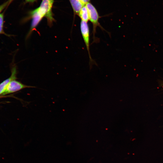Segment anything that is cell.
<instances>
[{
	"instance_id": "obj_4",
	"label": "cell",
	"mask_w": 163,
	"mask_h": 163,
	"mask_svg": "<svg viewBox=\"0 0 163 163\" xmlns=\"http://www.w3.org/2000/svg\"><path fill=\"white\" fill-rule=\"evenodd\" d=\"M35 87L34 86L25 85L15 80H13L8 84L5 90L2 93V95H4L7 94L14 92L26 88Z\"/></svg>"
},
{
	"instance_id": "obj_7",
	"label": "cell",
	"mask_w": 163,
	"mask_h": 163,
	"mask_svg": "<svg viewBox=\"0 0 163 163\" xmlns=\"http://www.w3.org/2000/svg\"><path fill=\"white\" fill-rule=\"evenodd\" d=\"M78 15L81 19V20L87 23L89 21L88 11L85 5L82 7Z\"/></svg>"
},
{
	"instance_id": "obj_3",
	"label": "cell",
	"mask_w": 163,
	"mask_h": 163,
	"mask_svg": "<svg viewBox=\"0 0 163 163\" xmlns=\"http://www.w3.org/2000/svg\"><path fill=\"white\" fill-rule=\"evenodd\" d=\"M80 30L82 35L88 51L89 59L90 66L95 62L92 58L90 51V30L88 23L81 20Z\"/></svg>"
},
{
	"instance_id": "obj_1",
	"label": "cell",
	"mask_w": 163,
	"mask_h": 163,
	"mask_svg": "<svg viewBox=\"0 0 163 163\" xmlns=\"http://www.w3.org/2000/svg\"><path fill=\"white\" fill-rule=\"evenodd\" d=\"M88 11L89 21L92 24L93 42H96L97 41L95 37L96 29L99 27L103 30L105 29L100 25L99 19L101 17L99 15L95 7L91 2H89L85 5Z\"/></svg>"
},
{
	"instance_id": "obj_6",
	"label": "cell",
	"mask_w": 163,
	"mask_h": 163,
	"mask_svg": "<svg viewBox=\"0 0 163 163\" xmlns=\"http://www.w3.org/2000/svg\"><path fill=\"white\" fill-rule=\"evenodd\" d=\"M73 9L74 15H78L84 5L80 0H69Z\"/></svg>"
},
{
	"instance_id": "obj_11",
	"label": "cell",
	"mask_w": 163,
	"mask_h": 163,
	"mask_svg": "<svg viewBox=\"0 0 163 163\" xmlns=\"http://www.w3.org/2000/svg\"><path fill=\"white\" fill-rule=\"evenodd\" d=\"M13 0H9V4H10L11 3L12 1H13Z\"/></svg>"
},
{
	"instance_id": "obj_10",
	"label": "cell",
	"mask_w": 163,
	"mask_h": 163,
	"mask_svg": "<svg viewBox=\"0 0 163 163\" xmlns=\"http://www.w3.org/2000/svg\"><path fill=\"white\" fill-rule=\"evenodd\" d=\"M36 0H25V1L27 2L33 3Z\"/></svg>"
},
{
	"instance_id": "obj_9",
	"label": "cell",
	"mask_w": 163,
	"mask_h": 163,
	"mask_svg": "<svg viewBox=\"0 0 163 163\" xmlns=\"http://www.w3.org/2000/svg\"><path fill=\"white\" fill-rule=\"evenodd\" d=\"M80 0L84 5H85L87 3L90 2V0Z\"/></svg>"
},
{
	"instance_id": "obj_2",
	"label": "cell",
	"mask_w": 163,
	"mask_h": 163,
	"mask_svg": "<svg viewBox=\"0 0 163 163\" xmlns=\"http://www.w3.org/2000/svg\"><path fill=\"white\" fill-rule=\"evenodd\" d=\"M53 2L54 0H42L38 7L40 11L46 18L49 24H51L54 20L52 11Z\"/></svg>"
},
{
	"instance_id": "obj_5",
	"label": "cell",
	"mask_w": 163,
	"mask_h": 163,
	"mask_svg": "<svg viewBox=\"0 0 163 163\" xmlns=\"http://www.w3.org/2000/svg\"><path fill=\"white\" fill-rule=\"evenodd\" d=\"M16 69L15 67H14L12 70L11 76L0 84V94H2L8 84L11 81L14 80L16 78Z\"/></svg>"
},
{
	"instance_id": "obj_8",
	"label": "cell",
	"mask_w": 163,
	"mask_h": 163,
	"mask_svg": "<svg viewBox=\"0 0 163 163\" xmlns=\"http://www.w3.org/2000/svg\"><path fill=\"white\" fill-rule=\"evenodd\" d=\"M4 24L3 14H0V34H4V32L3 29Z\"/></svg>"
}]
</instances>
